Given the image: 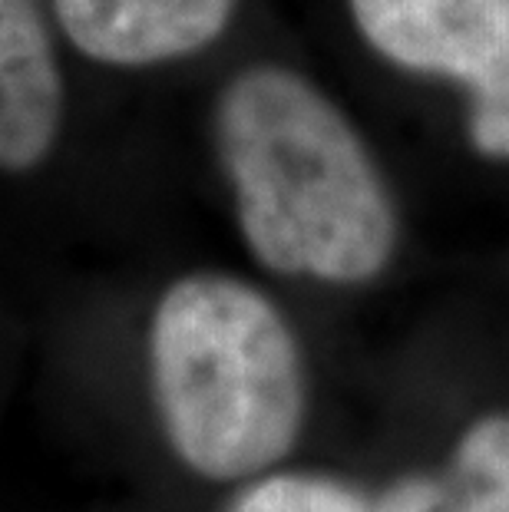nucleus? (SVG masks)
<instances>
[{
	"instance_id": "obj_1",
	"label": "nucleus",
	"mask_w": 509,
	"mask_h": 512,
	"mask_svg": "<svg viewBox=\"0 0 509 512\" xmlns=\"http://www.w3.org/2000/svg\"><path fill=\"white\" fill-rule=\"evenodd\" d=\"M215 146L242 238L268 271L361 285L394 258L384 172L308 76L275 63L235 73L215 103Z\"/></svg>"
},
{
	"instance_id": "obj_5",
	"label": "nucleus",
	"mask_w": 509,
	"mask_h": 512,
	"mask_svg": "<svg viewBox=\"0 0 509 512\" xmlns=\"http://www.w3.org/2000/svg\"><path fill=\"white\" fill-rule=\"evenodd\" d=\"M63 116V80L37 0H0V169L47 159Z\"/></svg>"
},
{
	"instance_id": "obj_6",
	"label": "nucleus",
	"mask_w": 509,
	"mask_h": 512,
	"mask_svg": "<svg viewBox=\"0 0 509 512\" xmlns=\"http://www.w3.org/2000/svg\"><path fill=\"white\" fill-rule=\"evenodd\" d=\"M377 512H509V417L473 423L437 479H404Z\"/></svg>"
},
{
	"instance_id": "obj_8",
	"label": "nucleus",
	"mask_w": 509,
	"mask_h": 512,
	"mask_svg": "<svg viewBox=\"0 0 509 512\" xmlns=\"http://www.w3.org/2000/svg\"><path fill=\"white\" fill-rule=\"evenodd\" d=\"M470 139L483 156L509 159V110L470 106Z\"/></svg>"
},
{
	"instance_id": "obj_4",
	"label": "nucleus",
	"mask_w": 509,
	"mask_h": 512,
	"mask_svg": "<svg viewBox=\"0 0 509 512\" xmlns=\"http://www.w3.org/2000/svg\"><path fill=\"white\" fill-rule=\"evenodd\" d=\"M238 0H53L63 34L110 67H153L215 43Z\"/></svg>"
},
{
	"instance_id": "obj_3",
	"label": "nucleus",
	"mask_w": 509,
	"mask_h": 512,
	"mask_svg": "<svg viewBox=\"0 0 509 512\" xmlns=\"http://www.w3.org/2000/svg\"><path fill=\"white\" fill-rule=\"evenodd\" d=\"M357 34L387 63L467 86L509 110V0H348Z\"/></svg>"
},
{
	"instance_id": "obj_2",
	"label": "nucleus",
	"mask_w": 509,
	"mask_h": 512,
	"mask_svg": "<svg viewBox=\"0 0 509 512\" xmlns=\"http://www.w3.org/2000/svg\"><path fill=\"white\" fill-rule=\"evenodd\" d=\"M149 364L166 437L199 476H255L298 440V341L248 281L196 271L169 285L149 328Z\"/></svg>"
},
{
	"instance_id": "obj_7",
	"label": "nucleus",
	"mask_w": 509,
	"mask_h": 512,
	"mask_svg": "<svg viewBox=\"0 0 509 512\" xmlns=\"http://www.w3.org/2000/svg\"><path fill=\"white\" fill-rule=\"evenodd\" d=\"M232 512H367L364 499L321 476H272L245 489Z\"/></svg>"
}]
</instances>
